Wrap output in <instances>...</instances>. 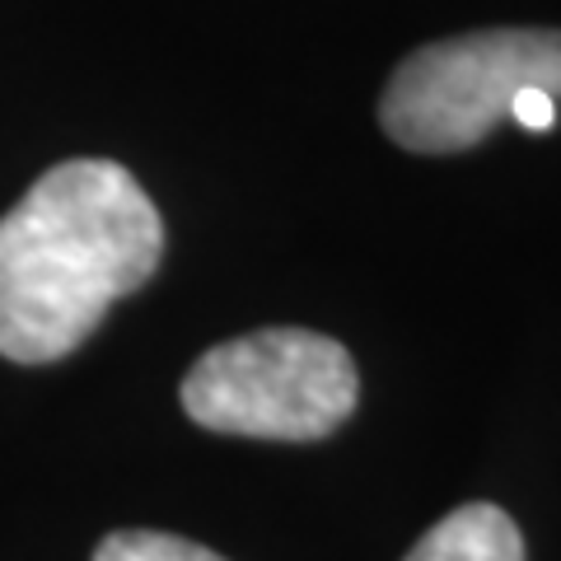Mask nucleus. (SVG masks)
I'll return each instance as SVG.
<instances>
[{"label":"nucleus","instance_id":"obj_1","mask_svg":"<svg viewBox=\"0 0 561 561\" xmlns=\"http://www.w3.org/2000/svg\"><path fill=\"white\" fill-rule=\"evenodd\" d=\"M164 220L113 160L47 169L0 216V356H70L117 300L160 272Z\"/></svg>","mask_w":561,"mask_h":561},{"label":"nucleus","instance_id":"obj_2","mask_svg":"<svg viewBox=\"0 0 561 561\" xmlns=\"http://www.w3.org/2000/svg\"><path fill=\"white\" fill-rule=\"evenodd\" d=\"M360 379L342 342L309 328L243 332L183 379V412L216 435L243 440H323L356 412Z\"/></svg>","mask_w":561,"mask_h":561},{"label":"nucleus","instance_id":"obj_3","mask_svg":"<svg viewBox=\"0 0 561 561\" xmlns=\"http://www.w3.org/2000/svg\"><path fill=\"white\" fill-rule=\"evenodd\" d=\"M542 90L561 103V28H482L416 47L379 94V122L412 154H459Z\"/></svg>","mask_w":561,"mask_h":561},{"label":"nucleus","instance_id":"obj_4","mask_svg":"<svg viewBox=\"0 0 561 561\" xmlns=\"http://www.w3.org/2000/svg\"><path fill=\"white\" fill-rule=\"evenodd\" d=\"M402 561H524V538L505 511L472 501L431 524Z\"/></svg>","mask_w":561,"mask_h":561},{"label":"nucleus","instance_id":"obj_5","mask_svg":"<svg viewBox=\"0 0 561 561\" xmlns=\"http://www.w3.org/2000/svg\"><path fill=\"white\" fill-rule=\"evenodd\" d=\"M94 561H225L202 542H187L179 534H160V529H122L108 534L94 548Z\"/></svg>","mask_w":561,"mask_h":561},{"label":"nucleus","instance_id":"obj_6","mask_svg":"<svg viewBox=\"0 0 561 561\" xmlns=\"http://www.w3.org/2000/svg\"><path fill=\"white\" fill-rule=\"evenodd\" d=\"M511 117L519 122V127H529V131H548L552 122H557V99H552V94H542V90H529V94H519V99H515Z\"/></svg>","mask_w":561,"mask_h":561}]
</instances>
